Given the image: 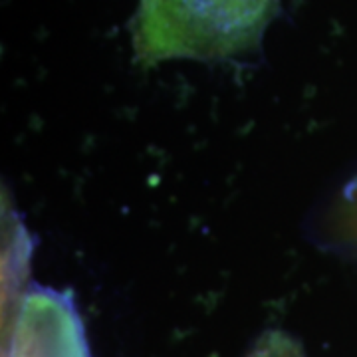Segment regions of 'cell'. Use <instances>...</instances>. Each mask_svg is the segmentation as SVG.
<instances>
[{"mask_svg": "<svg viewBox=\"0 0 357 357\" xmlns=\"http://www.w3.org/2000/svg\"><path fill=\"white\" fill-rule=\"evenodd\" d=\"M280 0H139L133 52L141 66L225 60L260 44Z\"/></svg>", "mask_w": 357, "mask_h": 357, "instance_id": "1", "label": "cell"}, {"mask_svg": "<svg viewBox=\"0 0 357 357\" xmlns=\"http://www.w3.org/2000/svg\"><path fill=\"white\" fill-rule=\"evenodd\" d=\"M10 357H89L74 306L48 290L28 294L14 324Z\"/></svg>", "mask_w": 357, "mask_h": 357, "instance_id": "2", "label": "cell"}, {"mask_svg": "<svg viewBox=\"0 0 357 357\" xmlns=\"http://www.w3.org/2000/svg\"><path fill=\"white\" fill-rule=\"evenodd\" d=\"M250 357H302V354L290 337L282 333H270L260 342Z\"/></svg>", "mask_w": 357, "mask_h": 357, "instance_id": "3", "label": "cell"}, {"mask_svg": "<svg viewBox=\"0 0 357 357\" xmlns=\"http://www.w3.org/2000/svg\"><path fill=\"white\" fill-rule=\"evenodd\" d=\"M337 220H340V227H342L340 229L342 234L357 246V183L354 187H349V191L345 195Z\"/></svg>", "mask_w": 357, "mask_h": 357, "instance_id": "4", "label": "cell"}]
</instances>
